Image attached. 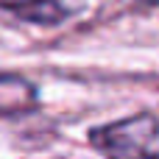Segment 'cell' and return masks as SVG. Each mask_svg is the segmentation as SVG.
I'll return each mask as SVG.
<instances>
[{"label":"cell","mask_w":159,"mask_h":159,"mask_svg":"<svg viewBox=\"0 0 159 159\" xmlns=\"http://www.w3.org/2000/svg\"><path fill=\"white\" fill-rule=\"evenodd\" d=\"M157 137L159 117L148 112L89 129V145L106 154L109 159H154Z\"/></svg>","instance_id":"6da1fadb"},{"label":"cell","mask_w":159,"mask_h":159,"mask_svg":"<svg viewBox=\"0 0 159 159\" xmlns=\"http://www.w3.org/2000/svg\"><path fill=\"white\" fill-rule=\"evenodd\" d=\"M87 0H0V8L36 25H59L75 17Z\"/></svg>","instance_id":"7a4b0ae2"},{"label":"cell","mask_w":159,"mask_h":159,"mask_svg":"<svg viewBox=\"0 0 159 159\" xmlns=\"http://www.w3.org/2000/svg\"><path fill=\"white\" fill-rule=\"evenodd\" d=\"M39 103V92L31 81L0 73V117H22L34 112Z\"/></svg>","instance_id":"3957f363"}]
</instances>
